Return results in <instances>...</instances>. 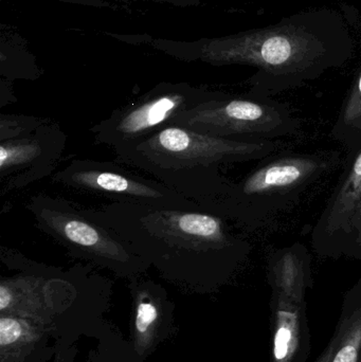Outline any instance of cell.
I'll list each match as a JSON object with an SVG mask.
<instances>
[{"label":"cell","instance_id":"1","mask_svg":"<svg viewBox=\"0 0 361 362\" xmlns=\"http://www.w3.org/2000/svg\"><path fill=\"white\" fill-rule=\"evenodd\" d=\"M153 45L182 61L254 68L248 93L271 98L343 67L356 51L355 35L345 15L329 6L230 35L193 42L154 40Z\"/></svg>","mask_w":361,"mask_h":362},{"label":"cell","instance_id":"2","mask_svg":"<svg viewBox=\"0 0 361 362\" xmlns=\"http://www.w3.org/2000/svg\"><path fill=\"white\" fill-rule=\"evenodd\" d=\"M86 211L126 240L163 278L199 291L228 284L251 255L243 230L203 209L108 202Z\"/></svg>","mask_w":361,"mask_h":362},{"label":"cell","instance_id":"3","mask_svg":"<svg viewBox=\"0 0 361 362\" xmlns=\"http://www.w3.org/2000/svg\"><path fill=\"white\" fill-rule=\"evenodd\" d=\"M285 146L283 140L229 139L169 125L117 153L114 161L146 172L207 211L228 182L224 168L264 160Z\"/></svg>","mask_w":361,"mask_h":362},{"label":"cell","instance_id":"4","mask_svg":"<svg viewBox=\"0 0 361 362\" xmlns=\"http://www.w3.org/2000/svg\"><path fill=\"white\" fill-rule=\"evenodd\" d=\"M341 163L337 151L277 153L241 180H228L207 211L229 219L244 232L259 231L292 211Z\"/></svg>","mask_w":361,"mask_h":362},{"label":"cell","instance_id":"5","mask_svg":"<svg viewBox=\"0 0 361 362\" xmlns=\"http://www.w3.org/2000/svg\"><path fill=\"white\" fill-rule=\"evenodd\" d=\"M25 208L36 226L76 259L129 279L139 276L152 266L114 230L65 198L36 194Z\"/></svg>","mask_w":361,"mask_h":362},{"label":"cell","instance_id":"6","mask_svg":"<svg viewBox=\"0 0 361 362\" xmlns=\"http://www.w3.org/2000/svg\"><path fill=\"white\" fill-rule=\"evenodd\" d=\"M173 125L203 135L241 140H282L302 132V121L288 104L271 97L224 91L182 114Z\"/></svg>","mask_w":361,"mask_h":362},{"label":"cell","instance_id":"7","mask_svg":"<svg viewBox=\"0 0 361 362\" xmlns=\"http://www.w3.org/2000/svg\"><path fill=\"white\" fill-rule=\"evenodd\" d=\"M220 91L189 83H160L133 103L114 110L91 129L95 144L114 153L129 150L158 133L184 112L213 100Z\"/></svg>","mask_w":361,"mask_h":362},{"label":"cell","instance_id":"8","mask_svg":"<svg viewBox=\"0 0 361 362\" xmlns=\"http://www.w3.org/2000/svg\"><path fill=\"white\" fill-rule=\"evenodd\" d=\"M53 182L110 202L152 208H199V204L154 178L129 171L122 163L76 158L53 174Z\"/></svg>","mask_w":361,"mask_h":362},{"label":"cell","instance_id":"9","mask_svg":"<svg viewBox=\"0 0 361 362\" xmlns=\"http://www.w3.org/2000/svg\"><path fill=\"white\" fill-rule=\"evenodd\" d=\"M66 144V134L48 119L31 133L0 141L2 192L20 189L51 175L61 161Z\"/></svg>","mask_w":361,"mask_h":362},{"label":"cell","instance_id":"10","mask_svg":"<svg viewBox=\"0 0 361 362\" xmlns=\"http://www.w3.org/2000/svg\"><path fill=\"white\" fill-rule=\"evenodd\" d=\"M361 204V148L348 154L345 169L312 231L318 257H345L352 219Z\"/></svg>","mask_w":361,"mask_h":362},{"label":"cell","instance_id":"11","mask_svg":"<svg viewBox=\"0 0 361 362\" xmlns=\"http://www.w3.org/2000/svg\"><path fill=\"white\" fill-rule=\"evenodd\" d=\"M71 286L61 279L19 276L0 282V314L48 325L59 313L57 296Z\"/></svg>","mask_w":361,"mask_h":362},{"label":"cell","instance_id":"12","mask_svg":"<svg viewBox=\"0 0 361 362\" xmlns=\"http://www.w3.org/2000/svg\"><path fill=\"white\" fill-rule=\"evenodd\" d=\"M309 354L307 302L271 293L269 362H309Z\"/></svg>","mask_w":361,"mask_h":362},{"label":"cell","instance_id":"13","mask_svg":"<svg viewBox=\"0 0 361 362\" xmlns=\"http://www.w3.org/2000/svg\"><path fill=\"white\" fill-rule=\"evenodd\" d=\"M267 282L271 293L305 301L307 291L313 286L309 249L297 242L271 253L267 259Z\"/></svg>","mask_w":361,"mask_h":362},{"label":"cell","instance_id":"14","mask_svg":"<svg viewBox=\"0 0 361 362\" xmlns=\"http://www.w3.org/2000/svg\"><path fill=\"white\" fill-rule=\"evenodd\" d=\"M131 291L134 298V349L139 357H146L153 350L162 327L165 293L158 284L150 281L131 279Z\"/></svg>","mask_w":361,"mask_h":362},{"label":"cell","instance_id":"15","mask_svg":"<svg viewBox=\"0 0 361 362\" xmlns=\"http://www.w3.org/2000/svg\"><path fill=\"white\" fill-rule=\"evenodd\" d=\"M331 362H361V278L345 293Z\"/></svg>","mask_w":361,"mask_h":362},{"label":"cell","instance_id":"16","mask_svg":"<svg viewBox=\"0 0 361 362\" xmlns=\"http://www.w3.org/2000/svg\"><path fill=\"white\" fill-rule=\"evenodd\" d=\"M44 325L20 317H0V362H23L40 342Z\"/></svg>","mask_w":361,"mask_h":362},{"label":"cell","instance_id":"17","mask_svg":"<svg viewBox=\"0 0 361 362\" xmlns=\"http://www.w3.org/2000/svg\"><path fill=\"white\" fill-rule=\"evenodd\" d=\"M331 137L339 142L348 154L361 148V66L341 104Z\"/></svg>","mask_w":361,"mask_h":362},{"label":"cell","instance_id":"18","mask_svg":"<svg viewBox=\"0 0 361 362\" xmlns=\"http://www.w3.org/2000/svg\"><path fill=\"white\" fill-rule=\"evenodd\" d=\"M47 119L21 115H0V141L14 139L31 133L40 127Z\"/></svg>","mask_w":361,"mask_h":362},{"label":"cell","instance_id":"19","mask_svg":"<svg viewBox=\"0 0 361 362\" xmlns=\"http://www.w3.org/2000/svg\"><path fill=\"white\" fill-rule=\"evenodd\" d=\"M345 257L361 262V204L352 219L347 246H345Z\"/></svg>","mask_w":361,"mask_h":362},{"label":"cell","instance_id":"20","mask_svg":"<svg viewBox=\"0 0 361 362\" xmlns=\"http://www.w3.org/2000/svg\"><path fill=\"white\" fill-rule=\"evenodd\" d=\"M57 1L65 2V4H78V6H91L97 8H112L114 4L106 0H57Z\"/></svg>","mask_w":361,"mask_h":362},{"label":"cell","instance_id":"21","mask_svg":"<svg viewBox=\"0 0 361 362\" xmlns=\"http://www.w3.org/2000/svg\"><path fill=\"white\" fill-rule=\"evenodd\" d=\"M146 1L170 4L177 8H195L201 4V0H146Z\"/></svg>","mask_w":361,"mask_h":362},{"label":"cell","instance_id":"22","mask_svg":"<svg viewBox=\"0 0 361 362\" xmlns=\"http://www.w3.org/2000/svg\"><path fill=\"white\" fill-rule=\"evenodd\" d=\"M333 353H334V342L331 339L328 346L324 348L321 354H320L319 356H318V358L314 362H331V359H332L333 357Z\"/></svg>","mask_w":361,"mask_h":362}]
</instances>
